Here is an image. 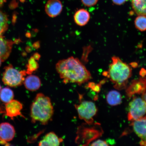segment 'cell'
<instances>
[{
  "label": "cell",
  "instance_id": "obj_27",
  "mask_svg": "<svg viewBox=\"0 0 146 146\" xmlns=\"http://www.w3.org/2000/svg\"><path fill=\"white\" fill-rule=\"evenodd\" d=\"M7 0H0V7L3 6L4 3L6 2Z\"/></svg>",
  "mask_w": 146,
  "mask_h": 146
},
{
  "label": "cell",
  "instance_id": "obj_25",
  "mask_svg": "<svg viewBox=\"0 0 146 146\" xmlns=\"http://www.w3.org/2000/svg\"><path fill=\"white\" fill-rule=\"evenodd\" d=\"M33 56L36 61L39 60L41 57L40 55L39 54H38V53H36L34 54L33 55Z\"/></svg>",
  "mask_w": 146,
  "mask_h": 146
},
{
  "label": "cell",
  "instance_id": "obj_24",
  "mask_svg": "<svg viewBox=\"0 0 146 146\" xmlns=\"http://www.w3.org/2000/svg\"><path fill=\"white\" fill-rule=\"evenodd\" d=\"M128 0H112L114 4L117 5H121L126 2Z\"/></svg>",
  "mask_w": 146,
  "mask_h": 146
},
{
  "label": "cell",
  "instance_id": "obj_3",
  "mask_svg": "<svg viewBox=\"0 0 146 146\" xmlns=\"http://www.w3.org/2000/svg\"><path fill=\"white\" fill-rule=\"evenodd\" d=\"M30 115L33 123L39 122L45 125L52 120L54 108L51 100L42 93L36 94L31 106Z\"/></svg>",
  "mask_w": 146,
  "mask_h": 146
},
{
  "label": "cell",
  "instance_id": "obj_16",
  "mask_svg": "<svg viewBox=\"0 0 146 146\" xmlns=\"http://www.w3.org/2000/svg\"><path fill=\"white\" fill-rule=\"evenodd\" d=\"M133 10L138 15L146 16V0H131Z\"/></svg>",
  "mask_w": 146,
  "mask_h": 146
},
{
  "label": "cell",
  "instance_id": "obj_13",
  "mask_svg": "<svg viewBox=\"0 0 146 146\" xmlns=\"http://www.w3.org/2000/svg\"><path fill=\"white\" fill-rule=\"evenodd\" d=\"M63 141L62 139L59 138L53 132L47 133L39 143L40 146H59Z\"/></svg>",
  "mask_w": 146,
  "mask_h": 146
},
{
  "label": "cell",
  "instance_id": "obj_20",
  "mask_svg": "<svg viewBox=\"0 0 146 146\" xmlns=\"http://www.w3.org/2000/svg\"><path fill=\"white\" fill-rule=\"evenodd\" d=\"M8 16L0 10V36L6 31L8 27Z\"/></svg>",
  "mask_w": 146,
  "mask_h": 146
},
{
  "label": "cell",
  "instance_id": "obj_10",
  "mask_svg": "<svg viewBox=\"0 0 146 146\" xmlns=\"http://www.w3.org/2000/svg\"><path fill=\"white\" fill-rule=\"evenodd\" d=\"M63 10V5L60 0H49L45 7L46 13L51 18L58 16Z\"/></svg>",
  "mask_w": 146,
  "mask_h": 146
},
{
  "label": "cell",
  "instance_id": "obj_11",
  "mask_svg": "<svg viewBox=\"0 0 146 146\" xmlns=\"http://www.w3.org/2000/svg\"><path fill=\"white\" fill-rule=\"evenodd\" d=\"M23 108V105L21 102L13 100L5 105V111L7 115L12 119L15 117L22 116L21 111Z\"/></svg>",
  "mask_w": 146,
  "mask_h": 146
},
{
  "label": "cell",
  "instance_id": "obj_30",
  "mask_svg": "<svg viewBox=\"0 0 146 146\" xmlns=\"http://www.w3.org/2000/svg\"><path fill=\"white\" fill-rule=\"evenodd\" d=\"M2 111H1V107H0V113H2Z\"/></svg>",
  "mask_w": 146,
  "mask_h": 146
},
{
  "label": "cell",
  "instance_id": "obj_14",
  "mask_svg": "<svg viewBox=\"0 0 146 146\" xmlns=\"http://www.w3.org/2000/svg\"><path fill=\"white\" fill-rule=\"evenodd\" d=\"M23 83L27 90L32 91L38 90L41 85V80L39 77L31 74H29L25 78Z\"/></svg>",
  "mask_w": 146,
  "mask_h": 146
},
{
  "label": "cell",
  "instance_id": "obj_28",
  "mask_svg": "<svg viewBox=\"0 0 146 146\" xmlns=\"http://www.w3.org/2000/svg\"><path fill=\"white\" fill-rule=\"evenodd\" d=\"M2 62H3L2 61L1 58H0V66H1V65Z\"/></svg>",
  "mask_w": 146,
  "mask_h": 146
},
{
  "label": "cell",
  "instance_id": "obj_18",
  "mask_svg": "<svg viewBox=\"0 0 146 146\" xmlns=\"http://www.w3.org/2000/svg\"><path fill=\"white\" fill-rule=\"evenodd\" d=\"M13 91L8 87H5L0 91V99L5 103H8L13 100Z\"/></svg>",
  "mask_w": 146,
  "mask_h": 146
},
{
  "label": "cell",
  "instance_id": "obj_21",
  "mask_svg": "<svg viewBox=\"0 0 146 146\" xmlns=\"http://www.w3.org/2000/svg\"><path fill=\"white\" fill-rule=\"evenodd\" d=\"M26 67L27 74L29 75L37 70L39 68V65L37 61L32 56L29 59Z\"/></svg>",
  "mask_w": 146,
  "mask_h": 146
},
{
  "label": "cell",
  "instance_id": "obj_5",
  "mask_svg": "<svg viewBox=\"0 0 146 146\" xmlns=\"http://www.w3.org/2000/svg\"><path fill=\"white\" fill-rule=\"evenodd\" d=\"M78 117L88 125L94 123L93 117L96 114L98 109L94 103L91 101H83L75 105Z\"/></svg>",
  "mask_w": 146,
  "mask_h": 146
},
{
  "label": "cell",
  "instance_id": "obj_29",
  "mask_svg": "<svg viewBox=\"0 0 146 146\" xmlns=\"http://www.w3.org/2000/svg\"><path fill=\"white\" fill-rule=\"evenodd\" d=\"M21 2V3H23L25 1V0H19Z\"/></svg>",
  "mask_w": 146,
  "mask_h": 146
},
{
  "label": "cell",
  "instance_id": "obj_23",
  "mask_svg": "<svg viewBox=\"0 0 146 146\" xmlns=\"http://www.w3.org/2000/svg\"><path fill=\"white\" fill-rule=\"evenodd\" d=\"M91 146H108L109 145L107 144V143L106 141H103L101 140H98L96 141H94L91 144Z\"/></svg>",
  "mask_w": 146,
  "mask_h": 146
},
{
  "label": "cell",
  "instance_id": "obj_12",
  "mask_svg": "<svg viewBox=\"0 0 146 146\" xmlns=\"http://www.w3.org/2000/svg\"><path fill=\"white\" fill-rule=\"evenodd\" d=\"M13 42L11 40H7L2 36H0V58L2 62L8 59L10 55Z\"/></svg>",
  "mask_w": 146,
  "mask_h": 146
},
{
  "label": "cell",
  "instance_id": "obj_15",
  "mask_svg": "<svg viewBox=\"0 0 146 146\" xmlns=\"http://www.w3.org/2000/svg\"><path fill=\"white\" fill-rule=\"evenodd\" d=\"M90 17L89 12L83 9H80L76 11L74 17V22L80 27L84 26L87 25Z\"/></svg>",
  "mask_w": 146,
  "mask_h": 146
},
{
  "label": "cell",
  "instance_id": "obj_1",
  "mask_svg": "<svg viewBox=\"0 0 146 146\" xmlns=\"http://www.w3.org/2000/svg\"><path fill=\"white\" fill-rule=\"evenodd\" d=\"M56 68L64 83H74L81 85L92 78L90 72L77 58L71 56L59 60Z\"/></svg>",
  "mask_w": 146,
  "mask_h": 146
},
{
  "label": "cell",
  "instance_id": "obj_9",
  "mask_svg": "<svg viewBox=\"0 0 146 146\" xmlns=\"http://www.w3.org/2000/svg\"><path fill=\"white\" fill-rule=\"evenodd\" d=\"M146 90V78L142 77L134 80L127 90V96L131 97L134 94H143Z\"/></svg>",
  "mask_w": 146,
  "mask_h": 146
},
{
  "label": "cell",
  "instance_id": "obj_26",
  "mask_svg": "<svg viewBox=\"0 0 146 146\" xmlns=\"http://www.w3.org/2000/svg\"><path fill=\"white\" fill-rule=\"evenodd\" d=\"M142 98L145 101L146 104V92L142 94Z\"/></svg>",
  "mask_w": 146,
  "mask_h": 146
},
{
  "label": "cell",
  "instance_id": "obj_4",
  "mask_svg": "<svg viewBox=\"0 0 146 146\" xmlns=\"http://www.w3.org/2000/svg\"><path fill=\"white\" fill-rule=\"evenodd\" d=\"M27 74L26 71H19L13 68L11 65L5 67L2 80L5 85L11 87L20 86L23 83L25 76Z\"/></svg>",
  "mask_w": 146,
  "mask_h": 146
},
{
  "label": "cell",
  "instance_id": "obj_7",
  "mask_svg": "<svg viewBox=\"0 0 146 146\" xmlns=\"http://www.w3.org/2000/svg\"><path fill=\"white\" fill-rule=\"evenodd\" d=\"M131 125L137 135L141 139L140 145L146 146V116L133 121Z\"/></svg>",
  "mask_w": 146,
  "mask_h": 146
},
{
  "label": "cell",
  "instance_id": "obj_17",
  "mask_svg": "<svg viewBox=\"0 0 146 146\" xmlns=\"http://www.w3.org/2000/svg\"><path fill=\"white\" fill-rule=\"evenodd\" d=\"M106 99L108 103L112 106L119 105L122 102L121 94L116 90L110 91L107 95Z\"/></svg>",
  "mask_w": 146,
  "mask_h": 146
},
{
  "label": "cell",
  "instance_id": "obj_6",
  "mask_svg": "<svg viewBox=\"0 0 146 146\" xmlns=\"http://www.w3.org/2000/svg\"><path fill=\"white\" fill-rule=\"evenodd\" d=\"M146 113V104L142 98L135 97L129 103L127 119L134 121L143 117Z\"/></svg>",
  "mask_w": 146,
  "mask_h": 146
},
{
  "label": "cell",
  "instance_id": "obj_2",
  "mask_svg": "<svg viewBox=\"0 0 146 146\" xmlns=\"http://www.w3.org/2000/svg\"><path fill=\"white\" fill-rule=\"evenodd\" d=\"M112 60L108 71L104 72L103 74L114 84L115 88L122 90L127 87L128 80L132 76V69L117 56H113Z\"/></svg>",
  "mask_w": 146,
  "mask_h": 146
},
{
  "label": "cell",
  "instance_id": "obj_19",
  "mask_svg": "<svg viewBox=\"0 0 146 146\" xmlns=\"http://www.w3.org/2000/svg\"><path fill=\"white\" fill-rule=\"evenodd\" d=\"M134 21L135 26L138 30L141 31H146V16L138 15Z\"/></svg>",
  "mask_w": 146,
  "mask_h": 146
},
{
  "label": "cell",
  "instance_id": "obj_22",
  "mask_svg": "<svg viewBox=\"0 0 146 146\" xmlns=\"http://www.w3.org/2000/svg\"><path fill=\"white\" fill-rule=\"evenodd\" d=\"M81 1L85 6L90 7L96 5L98 3V0H81Z\"/></svg>",
  "mask_w": 146,
  "mask_h": 146
},
{
  "label": "cell",
  "instance_id": "obj_8",
  "mask_svg": "<svg viewBox=\"0 0 146 146\" xmlns=\"http://www.w3.org/2000/svg\"><path fill=\"white\" fill-rule=\"evenodd\" d=\"M15 134L13 126L8 123L0 124V141L3 143L11 141Z\"/></svg>",
  "mask_w": 146,
  "mask_h": 146
},
{
  "label": "cell",
  "instance_id": "obj_31",
  "mask_svg": "<svg viewBox=\"0 0 146 146\" xmlns=\"http://www.w3.org/2000/svg\"><path fill=\"white\" fill-rule=\"evenodd\" d=\"M1 85H0V91H1Z\"/></svg>",
  "mask_w": 146,
  "mask_h": 146
}]
</instances>
